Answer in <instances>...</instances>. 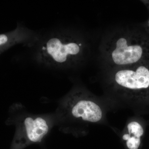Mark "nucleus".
I'll use <instances>...</instances> for the list:
<instances>
[{"instance_id": "7", "label": "nucleus", "mask_w": 149, "mask_h": 149, "mask_svg": "<svg viewBox=\"0 0 149 149\" xmlns=\"http://www.w3.org/2000/svg\"><path fill=\"white\" fill-rule=\"evenodd\" d=\"M128 133L123 136V139L126 141V145L129 149H138L141 144V137L143 134L144 130L141 124L136 121H132L127 125Z\"/></svg>"}, {"instance_id": "1", "label": "nucleus", "mask_w": 149, "mask_h": 149, "mask_svg": "<svg viewBox=\"0 0 149 149\" xmlns=\"http://www.w3.org/2000/svg\"><path fill=\"white\" fill-rule=\"evenodd\" d=\"M34 45H36L35 57L38 63L57 69L81 65L89 52L85 36L72 29H59L41 35Z\"/></svg>"}, {"instance_id": "3", "label": "nucleus", "mask_w": 149, "mask_h": 149, "mask_svg": "<svg viewBox=\"0 0 149 149\" xmlns=\"http://www.w3.org/2000/svg\"><path fill=\"white\" fill-rule=\"evenodd\" d=\"M107 71L108 85L118 95L131 97L149 90V62Z\"/></svg>"}, {"instance_id": "5", "label": "nucleus", "mask_w": 149, "mask_h": 149, "mask_svg": "<svg viewBox=\"0 0 149 149\" xmlns=\"http://www.w3.org/2000/svg\"><path fill=\"white\" fill-rule=\"evenodd\" d=\"M68 98L67 107L72 117L91 123L101 120L103 116L101 108L90 97L85 90L79 88L74 89Z\"/></svg>"}, {"instance_id": "4", "label": "nucleus", "mask_w": 149, "mask_h": 149, "mask_svg": "<svg viewBox=\"0 0 149 149\" xmlns=\"http://www.w3.org/2000/svg\"><path fill=\"white\" fill-rule=\"evenodd\" d=\"M13 141L14 148L32 143L41 142L52 126L49 118L40 115H28L17 121Z\"/></svg>"}, {"instance_id": "8", "label": "nucleus", "mask_w": 149, "mask_h": 149, "mask_svg": "<svg viewBox=\"0 0 149 149\" xmlns=\"http://www.w3.org/2000/svg\"><path fill=\"white\" fill-rule=\"evenodd\" d=\"M148 26L149 29V19L148 21Z\"/></svg>"}, {"instance_id": "2", "label": "nucleus", "mask_w": 149, "mask_h": 149, "mask_svg": "<svg viewBox=\"0 0 149 149\" xmlns=\"http://www.w3.org/2000/svg\"><path fill=\"white\" fill-rule=\"evenodd\" d=\"M100 49L102 63L107 70L149 62V39L129 27L107 33Z\"/></svg>"}, {"instance_id": "6", "label": "nucleus", "mask_w": 149, "mask_h": 149, "mask_svg": "<svg viewBox=\"0 0 149 149\" xmlns=\"http://www.w3.org/2000/svg\"><path fill=\"white\" fill-rule=\"evenodd\" d=\"M41 35L36 32L17 25L14 30L0 34V54L13 46L24 44L32 47L36 44Z\"/></svg>"}]
</instances>
